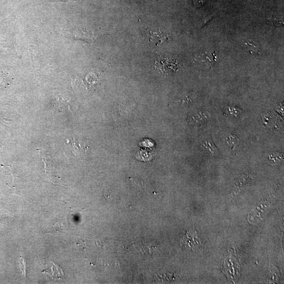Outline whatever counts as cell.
<instances>
[{
	"instance_id": "6da1fadb",
	"label": "cell",
	"mask_w": 284,
	"mask_h": 284,
	"mask_svg": "<svg viewBox=\"0 0 284 284\" xmlns=\"http://www.w3.org/2000/svg\"><path fill=\"white\" fill-rule=\"evenodd\" d=\"M215 58L214 54L205 52L199 54L194 60L195 62L201 66L210 67L213 65Z\"/></svg>"
},
{
	"instance_id": "7a4b0ae2",
	"label": "cell",
	"mask_w": 284,
	"mask_h": 284,
	"mask_svg": "<svg viewBox=\"0 0 284 284\" xmlns=\"http://www.w3.org/2000/svg\"><path fill=\"white\" fill-rule=\"evenodd\" d=\"M167 40V36L160 30L150 32V41L155 45H159Z\"/></svg>"
},
{
	"instance_id": "3957f363",
	"label": "cell",
	"mask_w": 284,
	"mask_h": 284,
	"mask_svg": "<svg viewBox=\"0 0 284 284\" xmlns=\"http://www.w3.org/2000/svg\"><path fill=\"white\" fill-rule=\"evenodd\" d=\"M225 142L229 148L234 149L240 144V140L236 135L228 133L225 137Z\"/></svg>"
},
{
	"instance_id": "277c9868",
	"label": "cell",
	"mask_w": 284,
	"mask_h": 284,
	"mask_svg": "<svg viewBox=\"0 0 284 284\" xmlns=\"http://www.w3.org/2000/svg\"><path fill=\"white\" fill-rule=\"evenodd\" d=\"M203 148L207 153L212 156H218L219 152L212 140H206L203 144Z\"/></svg>"
},
{
	"instance_id": "5b68a950",
	"label": "cell",
	"mask_w": 284,
	"mask_h": 284,
	"mask_svg": "<svg viewBox=\"0 0 284 284\" xmlns=\"http://www.w3.org/2000/svg\"><path fill=\"white\" fill-rule=\"evenodd\" d=\"M244 47L250 53L256 55L262 54V51L259 46L254 41L249 40L245 42L244 43Z\"/></svg>"
},
{
	"instance_id": "8992f818",
	"label": "cell",
	"mask_w": 284,
	"mask_h": 284,
	"mask_svg": "<svg viewBox=\"0 0 284 284\" xmlns=\"http://www.w3.org/2000/svg\"><path fill=\"white\" fill-rule=\"evenodd\" d=\"M267 20L271 24L278 26L283 25L284 23L283 21L279 20L278 18L273 16L268 17L267 18Z\"/></svg>"
},
{
	"instance_id": "52a82bcc",
	"label": "cell",
	"mask_w": 284,
	"mask_h": 284,
	"mask_svg": "<svg viewBox=\"0 0 284 284\" xmlns=\"http://www.w3.org/2000/svg\"><path fill=\"white\" fill-rule=\"evenodd\" d=\"M207 0H194V4L197 7L202 5Z\"/></svg>"
},
{
	"instance_id": "ba28073f",
	"label": "cell",
	"mask_w": 284,
	"mask_h": 284,
	"mask_svg": "<svg viewBox=\"0 0 284 284\" xmlns=\"http://www.w3.org/2000/svg\"><path fill=\"white\" fill-rule=\"evenodd\" d=\"M279 155H278L277 158H275L274 154H271L270 155H269V160L270 161H274V162H278L280 160H281L282 159V157H279Z\"/></svg>"
}]
</instances>
